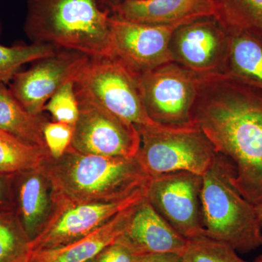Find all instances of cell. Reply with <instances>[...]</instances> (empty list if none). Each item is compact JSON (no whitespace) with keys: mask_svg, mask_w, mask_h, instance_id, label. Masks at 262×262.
<instances>
[{"mask_svg":"<svg viewBox=\"0 0 262 262\" xmlns=\"http://www.w3.org/2000/svg\"><path fill=\"white\" fill-rule=\"evenodd\" d=\"M201 176L176 172L150 177L146 198L174 229L189 241L206 236L202 223Z\"/></svg>","mask_w":262,"mask_h":262,"instance_id":"ba28073f","label":"cell"},{"mask_svg":"<svg viewBox=\"0 0 262 262\" xmlns=\"http://www.w3.org/2000/svg\"><path fill=\"white\" fill-rule=\"evenodd\" d=\"M254 262H262V255L261 256H258L257 258H256V261Z\"/></svg>","mask_w":262,"mask_h":262,"instance_id":"1f68e13d","label":"cell"},{"mask_svg":"<svg viewBox=\"0 0 262 262\" xmlns=\"http://www.w3.org/2000/svg\"><path fill=\"white\" fill-rule=\"evenodd\" d=\"M44 111L53 117V121L75 127L80 115L79 101L75 94V82H67L46 103Z\"/></svg>","mask_w":262,"mask_h":262,"instance_id":"d4e9b609","label":"cell"},{"mask_svg":"<svg viewBox=\"0 0 262 262\" xmlns=\"http://www.w3.org/2000/svg\"><path fill=\"white\" fill-rule=\"evenodd\" d=\"M110 13L121 20L151 25L186 24L216 18L213 0H122Z\"/></svg>","mask_w":262,"mask_h":262,"instance_id":"5bb4252c","label":"cell"},{"mask_svg":"<svg viewBox=\"0 0 262 262\" xmlns=\"http://www.w3.org/2000/svg\"><path fill=\"white\" fill-rule=\"evenodd\" d=\"M30 243L16 209L0 210V262H28Z\"/></svg>","mask_w":262,"mask_h":262,"instance_id":"7402d4cb","label":"cell"},{"mask_svg":"<svg viewBox=\"0 0 262 262\" xmlns=\"http://www.w3.org/2000/svg\"><path fill=\"white\" fill-rule=\"evenodd\" d=\"M120 238L143 255L176 254L182 256L188 239L155 209L147 198L138 205Z\"/></svg>","mask_w":262,"mask_h":262,"instance_id":"9a60e30c","label":"cell"},{"mask_svg":"<svg viewBox=\"0 0 262 262\" xmlns=\"http://www.w3.org/2000/svg\"><path fill=\"white\" fill-rule=\"evenodd\" d=\"M80 115L70 147L85 155L134 158L141 137L133 124L102 108L78 101Z\"/></svg>","mask_w":262,"mask_h":262,"instance_id":"30bf717a","label":"cell"},{"mask_svg":"<svg viewBox=\"0 0 262 262\" xmlns=\"http://www.w3.org/2000/svg\"><path fill=\"white\" fill-rule=\"evenodd\" d=\"M122 0H98V4L103 10H108L110 12V10L113 7H115V5H117Z\"/></svg>","mask_w":262,"mask_h":262,"instance_id":"f546056e","label":"cell"},{"mask_svg":"<svg viewBox=\"0 0 262 262\" xmlns=\"http://www.w3.org/2000/svg\"><path fill=\"white\" fill-rule=\"evenodd\" d=\"M48 150L0 130V174H15L39 168L49 156Z\"/></svg>","mask_w":262,"mask_h":262,"instance_id":"ffe728a7","label":"cell"},{"mask_svg":"<svg viewBox=\"0 0 262 262\" xmlns=\"http://www.w3.org/2000/svg\"><path fill=\"white\" fill-rule=\"evenodd\" d=\"M182 258L183 262H249L228 245L206 236L188 241Z\"/></svg>","mask_w":262,"mask_h":262,"instance_id":"cb8c5ba5","label":"cell"},{"mask_svg":"<svg viewBox=\"0 0 262 262\" xmlns=\"http://www.w3.org/2000/svg\"><path fill=\"white\" fill-rule=\"evenodd\" d=\"M87 262H97V260H96V257L93 258V259L90 260V261Z\"/></svg>","mask_w":262,"mask_h":262,"instance_id":"d6a6232c","label":"cell"},{"mask_svg":"<svg viewBox=\"0 0 262 262\" xmlns=\"http://www.w3.org/2000/svg\"><path fill=\"white\" fill-rule=\"evenodd\" d=\"M138 80L144 106L154 121L174 127L196 125L193 110L203 77L172 62L138 75Z\"/></svg>","mask_w":262,"mask_h":262,"instance_id":"52a82bcc","label":"cell"},{"mask_svg":"<svg viewBox=\"0 0 262 262\" xmlns=\"http://www.w3.org/2000/svg\"><path fill=\"white\" fill-rule=\"evenodd\" d=\"M111 58L141 75L174 62L170 42L184 24L151 25L127 21L111 15Z\"/></svg>","mask_w":262,"mask_h":262,"instance_id":"9c48e42d","label":"cell"},{"mask_svg":"<svg viewBox=\"0 0 262 262\" xmlns=\"http://www.w3.org/2000/svg\"><path fill=\"white\" fill-rule=\"evenodd\" d=\"M90 59L82 53L60 50L34 62L28 70L18 72L10 92L29 113L41 115L50 98L67 82H75Z\"/></svg>","mask_w":262,"mask_h":262,"instance_id":"7c38bea8","label":"cell"},{"mask_svg":"<svg viewBox=\"0 0 262 262\" xmlns=\"http://www.w3.org/2000/svg\"><path fill=\"white\" fill-rule=\"evenodd\" d=\"M51 183L53 207L125 199L149 184L150 177L134 158L85 155L69 146L40 166Z\"/></svg>","mask_w":262,"mask_h":262,"instance_id":"7a4b0ae2","label":"cell"},{"mask_svg":"<svg viewBox=\"0 0 262 262\" xmlns=\"http://www.w3.org/2000/svg\"><path fill=\"white\" fill-rule=\"evenodd\" d=\"M147 187L120 201L53 207L44 228L31 241V251L58 247L88 235L119 212L142 201Z\"/></svg>","mask_w":262,"mask_h":262,"instance_id":"8fae6325","label":"cell"},{"mask_svg":"<svg viewBox=\"0 0 262 262\" xmlns=\"http://www.w3.org/2000/svg\"><path fill=\"white\" fill-rule=\"evenodd\" d=\"M151 255L137 252L119 237L96 256L97 262H143Z\"/></svg>","mask_w":262,"mask_h":262,"instance_id":"4316f807","label":"cell"},{"mask_svg":"<svg viewBox=\"0 0 262 262\" xmlns=\"http://www.w3.org/2000/svg\"><path fill=\"white\" fill-rule=\"evenodd\" d=\"M228 32L215 18L198 19L174 32L170 50L174 62L202 77L220 75L225 64Z\"/></svg>","mask_w":262,"mask_h":262,"instance_id":"4fadbf2b","label":"cell"},{"mask_svg":"<svg viewBox=\"0 0 262 262\" xmlns=\"http://www.w3.org/2000/svg\"><path fill=\"white\" fill-rule=\"evenodd\" d=\"M216 18L227 30L245 31L262 39V0H213Z\"/></svg>","mask_w":262,"mask_h":262,"instance_id":"44dd1931","label":"cell"},{"mask_svg":"<svg viewBox=\"0 0 262 262\" xmlns=\"http://www.w3.org/2000/svg\"><path fill=\"white\" fill-rule=\"evenodd\" d=\"M227 31V54L220 75L262 91L261 38L245 31Z\"/></svg>","mask_w":262,"mask_h":262,"instance_id":"ac0fdd59","label":"cell"},{"mask_svg":"<svg viewBox=\"0 0 262 262\" xmlns=\"http://www.w3.org/2000/svg\"><path fill=\"white\" fill-rule=\"evenodd\" d=\"M15 209L32 241L47 223L53 210L51 183L40 167L15 174Z\"/></svg>","mask_w":262,"mask_h":262,"instance_id":"e0dca14e","label":"cell"},{"mask_svg":"<svg viewBox=\"0 0 262 262\" xmlns=\"http://www.w3.org/2000/svg\"><path fill=\"white\" fill-rule=\"evenodd\" d=\"M143 262H183L182 256L176 254L151 255Z\"/></svg>","mask_w":262,"mask_h":262,"instance_id":"f1b7e54d","label":"cell"},{"mask_svg":"<svg viewBox=\"0 0 262 262\" xmlns=\"http://www.w3.org/2000/svg\"><path fill=\"white\" fill-rule=\"evenodd\" d=\"M58 51L60 50L43 43L13 47L0 44V82L8 83L22 66L51 56Z\"/></svg>","mask_w":262,"mask_h":262,"instance_id":"603a6c76","label":"cell"},{"mask_svg":"<svg viewBox=\"0 0 262 262\" xmlns=\"http://www.w3.org/2000/svg\"><path fill=\"white\" fill-rule=\"evenodd\" d=\"M256 208V213H257L258 221H259L260 225H261L262 229V202L259 204L255 206Z\"/></svg>","mask_w":262,"mask_h":262,"instance_id":"4dcf8cb0","label":"cell"},{"mask_svg":"<svg viewBox=\"0 0 262 262\" xmlns=\"http://www.w3.org/2000/svg\"><path fill=\"white\" fill-rule=\"evenodd\" d=\"M13 177L0 174V210L15 208Z\"/></svg>","mask_w":262,"mask_h":262,"instance_id":"83f0119b","label":"cell"},{"mask_svg":"<svg viewBox=\"0 0 262 262\" xmlns=\"http://www.w3.org/2000/svg\"><path fill=\"white\" fill-rule=\"evenodd\" d=\"M74 126L58 122H49L43 130L45 141L52 158H58L64 154L72 143Z\"/></svg>","mask_w":262,"mask_h":262,"instance_id":"484cf974","label":"cell"},{"mask_svg":"<svg viewBox=\"0 0 262 262\" xmlns=\"http://www.w3.org/2000/svg\"><path fill=\"white\" fill-rule=\"evenodd\" d=\"M78 101L94 104L133 124L138 130L160 128L146 112L138 75L113 58H91L75 80Z\"/></svg>","mask_w":262,"mask_h":262,"instance_id":"5b68a950","label":"cell"},{"mask_svg":"<svg viewBox=\"0 0 262 262\" xmlns=\"http://www.w3.org/2000/svg\"><path fill=\"white\" fill-rule=\"evenodd\" d=\"M110 20L98 0H28L24 30L32 43L111 58Z\"/></svg>","mask_w":262,"mask_h":262,"instance_id":"3957f363","label":"cell"},{"mask_svg":"<svg viewBox=\"0 0 262 262\" xmlns=\"http://www.w3.org/2000/svg\"><path fill=\"white\" fill-rule=\"evenodd\" d=\"M138 131L141 144L136 158L149 177L176 172L203 177L216 160L211 143L196 125Z\"/></svg>","mask_w":262,"mask_h":262,"instance_id":"8992f818","label":"cell"},{"mask_svg":"<svg viewBox=\"0 0 262 262\" xmlns=\"http://www.w3.org/2000/svg\"><path fill=\"white\" fill-rule=\"evenodd\" d=\"M140 203L119 212L82 238L58 247L33 251L28 262H87L93 259L125 232Z\"/></svg>","mask_w":262,"mask_h":262,"instance_id":"2e32d148","label":"cell"},{"mask_svg":"<svg viewBox=\"0 0 262 262\" xmlns=\"http://www.w3.org/2000/svg\"><path fill=\"white\" fill-rule=\"evenodd\" d=\"M193 119L253 206L262 202V91L223 75L202 80Z\"/></svg>","mask_w":262,"mask_h":262,"instance_id":"6da1fadb","label":"cell"},{"mask_svg":"<svg viewBox=\"0 0 262 262\" xmlns=\"http://www.w3.org/2000/svg\"><path fill=\"white\" fill-rule=\"evenodd\" d=\"M202 223L209 238L247 253L262 246V229L255 206L232 185L218 158L202 177Z\"/></svg>","mask_w":262,"mask_h":262,"instance_id":"277c9868","label":"cell"},{"mask_svg":"<svg viewBox=\"0 0 262 262\" xmlns=\"http://www.w3.org/2000/svg\"><path fill=\"white\" fill-rule=\"evenodd\" d=\"M48 122L42 114L34 115L26 110L5 84L0 82V130L6 131L29 144L48 149L45 125Z\"/></svg>","mask_w":262,"mask_h":262,"instance_id":"d6986e66","label":"cell"}]
</instances>
